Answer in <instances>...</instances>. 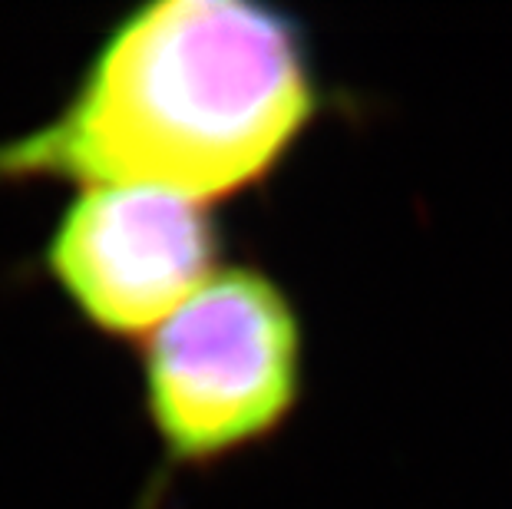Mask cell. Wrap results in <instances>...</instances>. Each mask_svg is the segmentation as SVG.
Wrapping results in <instances>:
<instances>
[{"mask_svg":"<svg viewBox=\"0 0 512 509\" xmlns=\"http://www.w3.org/2000/svg\"><path fill=\"white\" fill-rule=\"evenodd\" d=\"M304 381L301 308L255 262H225L139 344L143 414L166 473L222 467L275 440Z\"/></svg>","mask_w":512,"mask_h":509,"instance_id":"7a4b0ae2","label":"cell"},{"mask_svg":"<svg viewBox=\"0 0 512 509\" xmlns=\"http://www.w3.org/2000/svg\"><path fill=\"white\" fill-rule=\"evenodd\" d=\"M209 205L146 186H86L43 245V272L86 328L143 344L219 272Z\"/></svg>","mask_w":512,"mask_h":509,"instance_id":"3957f363","label":"cell"},{"mask_svg":"<svg viewBox=\"0 0 512 509\" xmlns=\"http://www.w3.org/2000/svg\"><path fill=\"white\" fill-rule=\"evenodd\" d=\"M324 110L291 10L156 0L106 27L57 113L0 143V179L146 186L212 209L275 179Z\"/></svg>","mask_w":512,"mask_h":509,"instance_id":"6da1fadb","label":"cell"}]
</instances>
